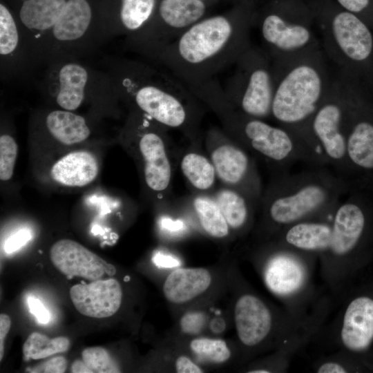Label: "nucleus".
Returning <instances> with one entry per match:
<instances>
[{
	"label": "nucleus",
	"mask_w": 373,
	"mask_h": 373,
	"mask_svg": "<svg viewBox=\"0 0 373 373\" xmlns=\"http://www.w3.org/2000/svg\"><path fill=\"white\" fill-rule=\"evenodd\" d=\"M216 202L229 227L238 229L245 224L248 216V209L247 204L241 195L230 189H223L218 193Z\"/></svg>",
	"instance_id": "c85d7f7f"
},
{
	"label": "nucleus",
	"mask_w": 373,
	"mask_h": 373,
	"mask_svg": "<svg viewBox=\"0 0 373 373\" xmlns=\"http://www.w3.org/2000/svg\"><path fill=\"white\" fill-rule=\"evenodd\" d=\"M373 1V0H372Z\"/></svg>",
	"instance_id": "09e8293b"
},
{
	"label": "nucleus",
	"mask_w": 373,
	"mask_h": 373,
	"mask_svg": "<svg viewBox=\"0 0 373 373\" xmlns=\"http://www.w3.org/2000/svg\"><path fill=\"white\" fill-rule=\"evenodd\" d=\"M318 373H345V370L336 363H326L322 365L318 370Z\"/></svg>",
	"instance_id": "ea45409f"
},
{
	"label": "nucleus",
	"mask_w": 373,
	"mask_h": 373,
	"mask_svg": "<svg viewBox=\"0 0 373 373\" xmlns=\"http://www.w3.org/2000/svg\"><path fill=\"white\" fill-rule=\"evenodd\" d=\"M211 282V276L204 268H179L166 278L163 292L173 303H184L205 291Z\"/></svg>",
	"instance_id": "412c9836"
},
{
	"label": "nucleus",
	"mask_w": 373,
	"mask_h": 373,
	"mask_svg": "<svg viewBox=\"0 0 373 373\" xmlns=\"http://www.w3.org/2000/svg\"><path fill=\"white\" fill-rule=\"evenodd\" d=\"M234 318L238 337L247 346L258 344L270 331L271 314L266 305L252 295H244L238 300Z\"/></svg>",
	"instance_id": "dca6fc26"
},
{
	"label": "nucleus",
	"mask_w": 373,
	"mask_h": 373,
	"mask_svg": "<svg viewBox=\"0 0 373 373\" xmlns=\"http://www.w3.org/2000/svg\"><path fill=\"white\" fill-rule=\"evenodd\" d=\"M291 0L274 1L258 15L254 12L264 50L272 62L284 61L322 49L314 28V13Z\"/></svg>",
	"instance_id": "0eeeda50"
},
{
	"label": "nucleus",
	"mask_w": 373,
	"mask_h": 373,
	"mask_svg": "<svg viewBox=\"0 0 373 373\" xmlns=\"http://www.w3.org/2000/svg\"><path fill=\"white\" fill-rule=\"evenodd\" d=\"M31 233L22 229L8 238L4 245V250L7 254L13 253L25 245L31 239Z\"/></svg>",
	"instance_id": "72a5a7b5"
},
{
	"label": "nucleus",
	"mask_w": 373,
	"mask_h": 373,
	"mask_svg": "<svg viewBox=\"0 0 373 373\" xmlns=\"http://www.w3.org/2000/svg\"><path fill=\"white\" fill-rule=\"evenodd\" d=\"M341 338L350 350L361 351L373 340V300L362 296L353 300L345 313Z\"/></svg>",
	"instance_id": "a211bd4d"
},
{
	"label": "nucleus",
	"mask_w": 373,
	"mask_h": 373,
	"mask_svg": "<svg viewBox=\"0 0 373 373\" xmlns=\"http://www.w3.org/2000/svg\"><path fill=\"white\" fill-rule=\"evenodd\" d=\"M234 3V5L236 4H244V5H254L253 0H231Z\"/></svg>",
	"instance_id": "c03bdc74"
},
{
	"label": "nucleus",
	"mask_w": 373,
	"mask_h": 373,
	"mask_svg": "<svg viewBox=\"0 0 373 373\" xmlns=\"http://www.w3.org/2000/svg\"><path fill=\"white\" fill-rule=\"evenodd\" d=\"M304 280L302 265L293 258L280 255L272 258L265 271V280L275 294L287 295L297 290Z\"/></svg>",
	"instance_id": "5701e85b"
},
{
	"label": "nucleus",
	"mask_w": 373,
	"mask_h": 373,
	"mask_svg": "<svg viewBox=\"0 0 373 373\" xmlns=\"http://www.w3.org/2000/svg\"><path fill=\"white\" fill-rule=\"evenodd\" d=\"M210 327L213 332L220 333L224 329L225 323L223 319L216 318L211 321Z\"/></svg>",
	"instance_id": "79ce46f5"
},
{
	"label": "nucleus",
	"mask_w": 373,
	"mask_h": 373,
	"mask_svg": "<svg viewBox=\"0 0 373 373\" xmlns=\"http://www.w3.org/2000/svg\"><path fill=\"white\" fill-rule=\"evenodd\" d=\"M190 347L199 357L215 363H224L231 356L226 343L220 339L195 338L190 343Z\"/></svg>",
	"instance_id": "c756f323"
},
{
	"label": "nucleus",
	"mask_w": 373,
	"mask_h": 373,
	"mask_svg": "<svg viewBox=\"0 0 373 373\" xmlns=\"http://www.w3.org/2000/svg\"><path fill=\"white\" fill-rule=\"evenodd\" d=\"M206 316L200 312H192L184 314L180 320L182 330L189 334H196L203 328Z\"/></svg>",
	"instance_id": "473e14b6"
},
{
	"label": "nucleus",
	"mask_w": 373,
	"mask_h": 373,
	"mask_svg": "<svg viewBox=\"0 0 373 373\" xmlns=\"http://www.w3.org/2000/svg\"><path fill=\"white\" fill-rule=\"evenodd\" d=\"M194 209L204 230L211 236L222 238L229 233V225L217 202L206 197H198Z\"/></svg>",
	"instance_id": "bb28decb"
},
{
	"label": "nucleus",
	"mask_w": 373,
	"mask_h": 373,
	"mask_svg": "<svg viewBox=\"0 0 373 373\" xmlns=\"http://www.w3.org/2000/svg\"><path fill=\"white\" fill-rule=\"evenodd\" d=\"M39 87L60 109L73 112L88 99L119 98L107 71L80 59H62L47 65Z\"/></svg>",
	"instance_id": "6e6552de"
},
{
	"label": "nucleus",
	"mask_w": 373,
	"mask_h": 373,
	"mask_svg": "<svg viewBox=\"0 0 373 373\" xmlns=\"http://www.w3.org/2000/svg\"><path fill=\"white\" fill-rule=\"evenodd\" d=\"M175 370L178 373H201L202 369L191 359L184 356H179L175 361Z\"/></svg>",
	"instance_id": "c9c22d12"
},
{
	"label": "nucleus",
	"mask_w": 373,
	"mask_h": 373,
	"mask_svg": "<svg viewBox=\"0 0 373 373\" xmlns=\"http://www.w3.org/2000/svg\"><path fill=\"white\" fill-rule=\"evenodd\" d=\"M195 94L220 115L229 131L266 158L285 166L299 160L312 166H318L307 148L294 133L279 125H271L265 119L249 116L234 106L215 78L200 84Z\"/></svg>",
	"instance_id": "20e7f679"
},
{
	"label": "nucleus",
	"mask_w": 373,
	"mask_h": 373,
	"mask_svg": "<svg viewBox=\"0 0 373 373\" xmlns=\"http://www.w3.org/2000/svg\"><path fill=\"white\" fill-rule=\"evenodd\" d=\"M27 301L30 312L35 316L37 321L41 324H47L50 320V314L43 303L32 296H29Z\"/></svg>",
	"instance_id": "f704fd0d"
},
{
	"label": "nucleus",
	"mask_w": 373,
	"mask_h": 373,
	"mask_svg": "<svg viewBox=\"0 0 373 373\" xmlns=\"http://www.w3.org/2000/svg\"><path fill=\"white\" fill-rule=\"evenodd\" d=\"M365 224L364 212L355 202H339L333 218L329 249L336 255H345L357 245Z\"/></svg>",
	"instance_id": "f3484780"
},
{
	"label": "nucleus",
	"mask_w": 373,
	"mask_h": 373,
	"mask_svg": "<svg viewBox=\"0 0 373 373\" xmlns=\"http://www.w3.org/2000/svg\"><path fill=\"white\" fill-rule=\"evenodd\" d=\"M272 63L275 88L271 117L294 133L311 153L319 155L321 151L310 124L334 80L327 59L319 49Z\"/></svg>",
	"instance_id": "f03ea898"
},
{
	"label": "nucleus",
	"mask_w": 373,
	"mask_h": 373,
	"mask_svg": "<svg viewBox=\"0 0 373 373\" xmlns=\"http://www.w3.org/2000/svg\"><path fill=\"white\" fill-rule=\"evenodd\" d=\"M18 146L15 139L8 134L0 137V179L9 180L13 175Z\"/></svg>",
	"instance_id": "2f4dec72"
},
{
	"label": "nucleus",
	"mask_w": 373,
	"mask_h": 373,
	"mask_svg": "<svg viewBox=\"0 0 373 373\" xmlns=\"http://www.w3.org/2000/svg\"><path fill=\"white\" fill-rule=\"evenodd\" d=\"M11 325V320L9 316L5 314L0 315V360L3 355V342L9 332Z\"/></svg>",
	"instance_id": "4c0bfd02"
},
{
	"label": "nucleus",
	"mask_w": 373,
	"mask_h": 373,
	"mask_svg": "<svg viewBox=\"0 0 373 373\" xmlns=\"http://www.w3.org/2000/svg\"><path fill=\"white\" fill-rule=\"evenodd\" d=\"M67 367V361L63 356H57L46 361L42 368V372L47 373H62Z\"/></svg>",
	"instance_id": "e433bc0d"
},
{
	"label": "nucleus",
	"mask_w": 373,
	"mask_h": 373,
	"mask_svg": "<svg viewBox=\"0 0 373 373\" xmlns=\"http://www.w3.org/2000/svg\"><path fill=\"white\" fill-rule=\"evenodd\" d=\"M16 16L0 3V76L3 82L24 80L36 68Z\"/></svg>",
	"instance_id": "f8f14e48"
},
{
	"label": "nucleus",
	"mask_w": 373,
	"mask_h": 373,
	"mask_svg": "<svg viewBox=\"0 0 373 373\" xmlns=\"http://www.w3.org/2000/svg\"><path fill=\"white\" fill-rule=\"evenodd\" d=\"M211 160L217 175L228 184H236L247 175L249 168L247 155L231 144H223L211 153Z\"/></svg>",
	"instance_id": "b1692460"
},
{
	"label": "nucleus",
	"mask_w": 373,
	"mask_h": 373,
	"mask_svg": "<svg viewBox=\"0 0 373 373\" xmlns=\"http://www.w3.org/2000/svg\"><path fill=\"white\" fill-rule=\"evenodd\" d=\"M73 373H90L92 371L88 367L84 361H75L71 367Z\"/></svg>",
	"instance_id": "a19ab883"
},
{
	"label": "nucleus",
	"mask_w": 373,
	"mask_h": 373,
	"mask_svg": "<svg viewBox=\"0 0 373 373\" xmlns=\"http://www.w3.org/2000/svg\"><path fill=\"white\" fill-rule=\"evenodd\" d=\"M250 373H268V371L264 370H254L249 372Z\"/></svg>",
	"instance_id": "a18cd8bd"
},
{
	"label": "nucleus",
	"mask_w": 373,
	"mask_h": 373,
	"mask_svg": "<svg viewBox=\"0 0 373 373\" xmlns=\"http://www.w3.org/2000/svg\"><path fill=\"white\" fill-rule=\"evenodd\" d=\"M84 362L92 372H119V368L111 358L108 352L102 347H91L82 352Z\"/></svg>",
	"instance_id": "7c9ffc66"
},
{
	"label": "nucleus",
	"mask_w": 373,
	"mask_h": 373,
	"mask_svg": "<svg viewBox=\"0 0 373 373\" xmlns=\"http://www.w3.org/2000/svg\"><path fill=\"white\" fill-rule=\"evenodd\" d=\"M332 238V227L315 222H300L291 227L285 234L289 245L307 251L329 249Z\"/></svg>",
	"instance_id": "393cba45"
},
{
	"label": "nucleus",
	"mask_w": 373,
	"mask_h": 373,
	"mask_svg": "<svg viewBox=\"0 0 373 373\" xmlns=\"http://www.w3.org/2000/svg\"><path fill=\"white\" fill-rule=\"evenodd\" d=\"M44 123L47 132L66 145L82 142L91 133L86 119L70 111L60 108L50 111L45 115Z\"/></svg>",
	"instance_id": "4be33fe9"
},
{
	"label": "nucleus",
	"mask_w": 373,
	"mask_h": 373,
	"mask_svg": "<svg viewBox=\"0 0 373 373\" xmlns=\"http://www.w3.org/2000/svg\"><path fill=\"white\" fill-rule=\"evenodd\" d=\"M105 272L108 276H112L116 274V269L113 265L108 263Z\"/></svg>",
	"instance_id": "37998d69"
},
{
	"label": "nucleus",
	"mask_w": 373,
	"mask_h": 373,
	"mask_svg": "<svg viewBox=\"0 0 373 373\" xmlns=\"http://www.w3.org/2000/svg\"><path fill=\"white\" fill-rule=\"evenodd\" d=\"M345 106L344 81L336 73L327 97L312 119L310 129L327 164L332 166L334 171L342 178L347 165L345 133Z\"/></svg>",
	"instance_id": "9b49d317"
},
{
	"label": "nucleus",
	"mask_w": 373,
	"mask_h": 373,
	"mask_svg": "<svg viewBox=\"0 0 373 373\" xmlns=\"http://www.w3.org/2000/svg\"><path fill=\"white\" fill-rule=\"evenodd\" d=\"M234 65L223 88L227 98L249 116L271 117L275 76L269 56L263 48L251 45Z\"/></svg>",
	"instance_id": "1a4fd4ad"
},
{
	"label": "nucleus",
	"mask_w": 373,
	"mask_h": 373,
	"mask_svg": "<svg viewBox=\"0 0 373 373\" xmlns=\"http://www.w3.org/2000/svg\"><path fill=\"white\" fill-rule=\"evenodd\" d=\"M129 279H130V278H129V277H128V276H126V277L124 278V280L125 281H128V280H129Z\"/></svg>",
	"instance_id": "de8ad7c7"
},
{
	"label": "nucleus",
	"mask_w": 373,
	"mask_h": 373,
	"mask_svg": "<svg viewBox=\"0 0 373 373\" xmlns=\"http://www.w3.org/2000/svg\"><path fill=\"white\" fill-rule=\"evenodd\" d=\"M50 260L54 266L68 278L79 276L89 280L100 279L108 262L79 242L63 239L50 249Z\"/></svg>",
	"instance_id": "2eb2a0df"
},
{
	"label": "nucleus",
	"mask_w": 373,
	"mask_h": 373,
	"mask_svg": "<svg viewBox=\"0 0 373 373\" xmlns=\"http://www.w3.org/2000/svg\"><path fill=\"white\" fill-rule=\"evenodd\" d=\"M70 297L82 314L92 318H106L115 314L120 307L122 290L114 279L96 280L89 284H77L70 289Z\"/></svg>",
	"instance_id": "4468645a"
},
{
	"label": "nucleus",
	"mask_w": 373,
	"mask_h": 373,
	"mask_svg": "<svg viewBox=\"0 0 373 373\" xmlns=\"http://www.w3.org/2000/svg\"><path fill=\"white\" fill-rule=\"evenodd\" d=\"M51 176L57 182L68 186L90 184L98 173L95 156L86 151L70 152L57 160L51 169Z\"/></svg>",
	"instance_id": "aec40b11"
},
{
	"label": "nucleus",
	"mask_w": 373,
	"mask_h": 373,
	"mask_svg": "<svg viewBox=\"0 0 373 373\" xmlns=\"http://www.w3.org/2000/svg\"><path fill=\"white\" fill-rule=\"evenodd\" d=\"M181 169L187 180L198 189H208L214 183L216 173L213 164L202 155L186 154L182 160Z\"/></svg>",
	"instance_id": "a878e982"
},
{
	"label": "nucleus",
	"mask_w": 373,
	"mask_h": 373,
	"mask_svg": "<svg viewBox=\"0 0 373 373\" xmlns=\"http://www.w3.org/2000/svg\"><path fill=\"white\" fill-rule=\"evenodd\" d=\"M327 8L314 12L326 58L336 73L373 91V30L342 8Z\"/></svg>",
	"instance_id": "39448f33"
},
{
	"label": "nucleus",
	"mask_w": 373,
	"mask_h": 373,
	"mask_svg": "<svg viewBox=\"0 0 373 373\" xmlns=\"http://www.w3.org/2000/svg\"><path fill=\"white\" fill-rule=\"evenodd\" d=\"M254 24V5L236 4L203 18L147 59L186 86L202 82L235 64L252 45Z\"/></svg>",
	"instance_id": "f257e3e1"
},
{
	"label": "nucleus",
	"mask_w": 373,
	"mask_h": 373,
	"mask_svg": "<svg viewBox=\"0 0 373 373\" xmlns=\"http://www.w3.org/2000/svg\"><path fill=\"white\" fill-rule=\"evenodd\" d=\"M139 146L144 161L146 184L153 191H164L169 184L171 173L161 135L155 131H145L140 137Z\"/></svg>",
	"instance_id": "6ab92c4d"
},
{
	"label": "nucleus",
	"mask_w": 373,
	"mask_h": 373,
	"mask_svg": "<svg viewBox=\"0 0 373 373\" xmlns=\"http://www.w3.org/2000/svg\"><path fill=\"white\" fill-rule=\"evenodd\" d=\"M103 65L119 98L131 102L140 112L171 128H184L194 122L195 95L171 73L125 57H106Z\"/></svg>",
	"instance_id": "7ed1b4c3"
},
{
	"label": "nucleus",
	"mask_w": 373,
	"mask_h": 373,
	"mask_svg": "<svg viewBox=\"0 0 373 373\" xmlns=\"http://www.w3.org/2000/svg\"><path fill=\"white\" fill-rule=\"evenodd\" d=\"M160 0H109L108 7L99 12L103 43L140 30L153 15Z\"/></svg>",
	"instance_id": "ddd939ff"
},
{
	"label": "nucleus",
	"mask_w": 373,
	"mask_h": 373,
	"mask_svg": "<svg viewBox=\"0 0 373 373\" xmlns=\"http://www.w3.org/2000/svg\"><path fill=\"white\" fill-rule=\"evenodd\" d=\"M70 341L65 336L50 338L47 336L32 332L23 346V354L26 360L44 358L57 353L68 350Z\"/></svg>",
	"instance_id": "cd10ccee"
},
{
	"label": "nucleus",
	"mask_w": 373,
	"mask_h": 373,
	"mask_svg": "<svg viewBox=\"0 0 373 373\" xmlns=\"http://www.w3.org/2000/svg\"><path fill=\"white\" fill-rule=\"evenodd\" d=\"M278 186L269 203V216L277 224H289L338 204L344 182L325 166H312L296 174L285 172Z\"/></svg>",
	"instance_id": "423d86ee"
},
{
	"label": "nucleus",
	"mask_w": 373,
	"mask_h": 373,
	"mask_svg": "<svg viewBox=\"0 0 373 373\" xmlns=\"http://www.w3.org/2000/svg\"><path fill=\"white\" fill-rule=\"evenodd\" d=\"M153 261L158 267H173L180 265V262L173 257L160 253L153 256Z\"/></svg>",
	"instance_id": "58836bf2"
},
{
	"label": "nucleus",
	"mask_w": 373,
	"mask_h": 373,
	"mask_svg": "<svg viewBox=\"0 0 373 373\" xmlns=\"http://www.w3.org/2000/svg\"><path fill=\"white\" fill-rule=\"evenodd\" d=\"M213 3L203 0H160L147 23L125 37V47L146 59L209 15Z\"/></svg>",
	"instance_id": "9d476101"
},
{
	"label": "nucleus",
	"mask_w": 373,
	"mask_h": 373,
	"mask_svg": "<svg viewBox=\"0 0 373 373\" xmlns=\"http://www.w3.org/2000/svg\"><path fill=\"white\" fill-rule=\"evenodd\" d=\"M203 1H209V2H211L213 3L218 1L219 0H203Z\"/></svg>",
	"instance_id": "49530a36"
}]
</instances>
